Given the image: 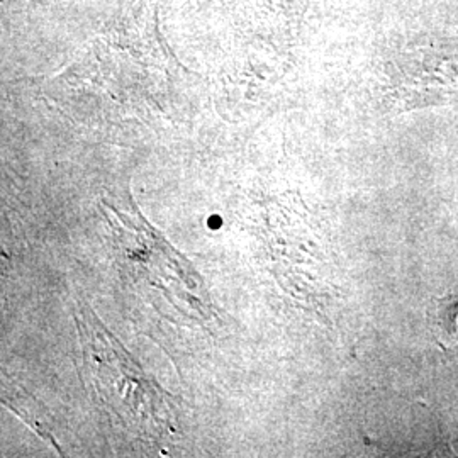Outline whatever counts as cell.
I'll return each instance as SVG.
<instances>
[{"label": "cell", "mask_w": 458, "mask_h": 458, "mask_svg": "<svg viewBox=\"0 0 458 458\" xmlns=\"http://www.w3.org/2000/svg\"><path fill=\"white\" fill-rule=\"evenodd\" d=\"M75 323L82 350L81 374L98 406L141 440L170 442L177 431L172 395L143 372L83 301L77 302Z\"/></svg>", "instance_id": "obj_1"}]
</instances>
